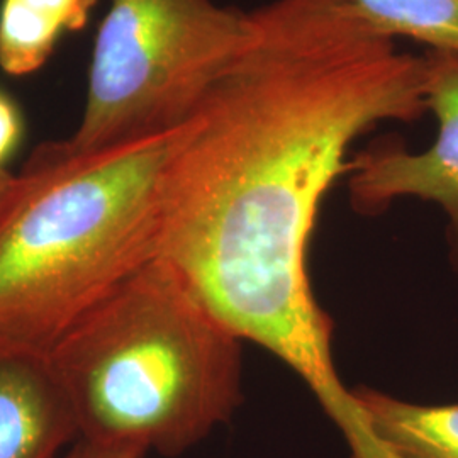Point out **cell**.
I'll return each instance as SVG.
<instances>
[{"label":"cell","instance_id":"cell-6","mask_svg":"<svg viewBox=\"0 0 458 458\" xmlns=\"http://www.w3.org/2000/svg\"><path fill=\"white\" fill-rule=\"evenodd\" d=\"M79 438L48 352L0 338V458H62Z\"/></svg>","mask_w":458,"mask_h":458},{"label":"cell","instance_id":"cell-10","mask_svg":"<svg viewBox=\"0 0 458 458\" xmlns=\"http://www.w3.org/2000/svg\"><path fill=\"white\" fill-rule=\"evenodd\" d=\"M24 138V115L16 100L0 89V168L16 155Z\"/></svg>","mask_w":458,"mask_h":458},{"label":"cell","instance_id":"cell-4","mask_svg":"<svg viewBox=\"0 0 458 458\" xmlns=\"http://www.w3.org/2000/svg\"><path fill=\"white\" fill-rule=\"evenodd\" d=\"M213 0H113L98 26L82 121L55 141L89 153L172 131L194 114L250 34Z\"/></svg>","mask_w":458,"mask_h":458},{"label":"cell","instance_id":"cell-1","mask_svg":"<svg viewBox=\"0 0 458 458\" xmlns=\"http://www.w3.org/2000/svg\"><path fill=\"white\" fill-rule=\"evenodd\" d=\"M250 17L165 168L157 259L242 342L293 369L344 437L360 412L335 369L308 250L355 140L428 113L425 60L350 0H272Z\"/></svg>","mask_w":458,"mask_h":458},{"label":"cell","instance_id":"cell-2","mask_svg":"<svg viewBox=\"0 0 458 458\" xmlns=\"http://www.w3.org/2000/svg\"><path fill=\"white\" fill-rule=\"evenodd\" d=\"M48 353L89 442L179 457L243 401L242 340L160 259L100 297Z\"/></svg>","mask_w":458,"mask_h":458},{"label":"cell","instance_id":"cell-8","mask_svg":"<svg viewBox=\"0 0 458 458\" xmlns=\"http://www.w3.org/2000/svg\"><path fill=\"white\" fill-rule=\"evenodd\" d=\"M98 0H2L0 68L24 77L38 72L66 33L82 31Z\"/></svg>","mask_w":458,"mask_h":458},{"label":"cell","instance_id":"cell-3","mask_svg":"<svg viewBox=\"0 0 458 458\" xmlns=\"http://www.w3.org/2000/svg\"><path fill=\"white\" fill-rule=\"evenodd\" d=\"M181 128L89 153L38 148L0 211V338L49 352L158 257V200Z\"/></svg>","mask_w":458,"mask_h":458},{"label":"cell","instance_id":"cell-11","mask_svg":"<svg viewBox=\"0 0 458 458\" xmlns=\"http://www.w3.org/2000/svg\"><path fill=\"white\" fill-rule=\"evenodd\" d=\"M143 446L132 443H104L77 440L64 458H147Z\"/></svg>","mask_w":458,"mask_h":458},{"label":"cell","instance_id":"cell-9","mask_svg":"<svg viewBox=\"0 0 458 458\" xmlns=\"http://www.w3.org/2000/svg\"><path fill=\"white\" fill-rule=\"evenodd\" d=\"M378 33L404 36L431 51L458 55V0H350Z\"/></svg>","mask_w":458,"mask_h":458},{"label":"cell","instance_id":"cell-12","mask_svg":"<svg viewBox=\"0 0 458 458\" xmlns=\"http://www.w3.org/2000/svg\"><path fill=\"white\" fill-rule=\"evenodd\" d=\"M17 185L19 175L11 174L7 168H0V211L9 204L11 197L14 196Z\"/></svg>","mask_w":458,"mask_h":458},{"label":"cell","instance_id":"cell-7","mask_svg":"<svg viewBox=\"0 0 458 458\" xmlns=\"http://www.w3.org/2000/svg\"><path fill=\"white\" fill-rule=\"evenodd\" d=\"M361 428L350 458H458V404H418L361 387L352 391Z\"/></svg>","mask_w":458,"mask_h":458},{"label":"cell","instance_id":"cell-5","mask_svg":"<svg viewBox=\"0 0 458 458\" xmlns=\"http://www.w3.org/2000/svg\"><path fill=\"white\" fill-rule=\"evenodd\" d=\"M423 60L428 111L438 124L433 145L418 153L397 145L361 151L350 162L348 187L360 213H380L404 197L440 206L458 268V55L429 49Z\"/></svg>","mask_w":458,"mask_h":458}]
</instances>
